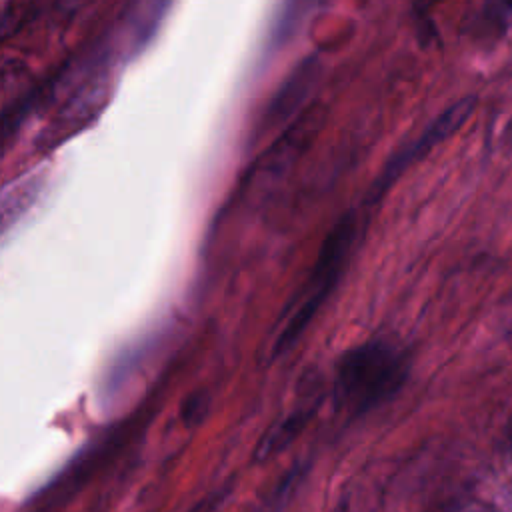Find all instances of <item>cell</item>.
<instances>
[{
	"instance_id": "3957f363",
	"label": "cell",
	"mask_w": 512,
	"mask_h": 512,
	"mask_svg": "<svg viewBox=\"0 0 512 512\" xmlns=\"http://www.w3.org/2000/svg\"><path fill=\"white\" fill-rule=\"evenodd\" d=\"M474 106V98H464L460 102H456L454 106H450L448 110H444L416 140H412L410 144H406L402 150H398L384 166V170L380 172V178L376 180L374 188H372V198H378L384 194V190L416 160H420L430 148H434L438 142H442L446 136H450L470 114Z\"/></svg>"
},
{
	"instance_id": "8992f818",
	"label": "cell",
	"mask_w": 512,
	"mask_h": 512,
	"mask_svg": "<svg viewBox=\"0 0 512 512\" xmlns=\"http://www.w3.org/2000/svg\"><path fill=\"white\" fill-rule=\"evenodd\" d=\"M312 410L306 408H298L292 414L284 416L282 420H278L260 440L258 448H256V456L258 460H264L280 450H284L306 426V422L310 420Z\"/></svg>"
},
{
	"instance_id": "277c9868",
	"label": "cell",
	"mask_w": 512,
	"mask_h": 512,
	"mask_svg": "<svg viewBox=\"0 0 512 512\" xmlns=\"http://www.w3.org/2000/svg\"><path fill=\"white\" fill-rule=\"evenodd\" d=\"M320 76V60L316 56H308L300 60L286 80L280 84V88L274 92V98L270 100L266 112H264V130L286 122L290 116L298 112V108L304 104V100L314 90Z\"/></svg>"
},
{
	"instance_id": "5b68a950",
	"label": "cell",
	"mask_w": 512,
	"mask_h": 512,
	"mask_svg": "<svg viewBox=\"0 0 512 512\" xmlns=\"http://www.w3.org/2000/svg\"><path fill=\"white\" fill-rule=\"evenodd\" d=\"M318 128H320V112L316 108L306 110V114L296 118L288 126V130L260 156V162L256 166L258 174L278 176L280 172H284L290 164L298 160L304 148L310 146Z\"/></svg>"
},
{
	"instance_id": "7a4b0ae2",
	"label": "cell",
	"mask_w": 512,
	"mask_h": 512,
	"mask_svg": "<svg viewBox=\"0 0 512 512\" xmlns=\"http://www.w3.org/2000/svg\"><path fill=\"white\" fill-rule=\"evenodd\" d=\"M406 376L408 358L398 346L386 340L362 342L336 362V400L342 408L362 414L392 398Z\"/></svg>"
},
{
	"instance_id": "6da1fadb",
	"label": "cell",
	"mask_w": 512,
	"mask_h": 512,
	"mask_svg": "<svg viewBox=\"0 0 512 512\" xmlns=\"http://www.w3.org/2000/svg\"><path fill=\"white\" fill-rule=\"evenodd\" d=\"M354 238H356V218L352 212H348L334 224V228L324 238L308 280L304 282L302 290L286 306L284 316L280 318L282 322L278 324V330L270 348L272 360L290 352L298 344L302 334L308 330V326L320 312L322 304L332 294L336 282L340 280L346 268L348 256L352 252Z\"/></svg>"
},
{
	"instance_id": "52a82bcc",
	"label": "cell",
	"mask_w": 512,
	"mask_h": 512,
	"mask_svg": "<svg viewBox=\"0 0 512 512\" xmlns=\"http://www.w3.org/2000/svg\"><path fill=\"white\" fill-rule=\"evenodd\" d=\"M478 16V28L482 34H498L512 24V2L486 4Z\"/></svg>"
},
{
	"instance_id": "30bf717a",
	"label": "cell",
	"mask_w": 512,
	"mask_h": 512,
	"mask_svg": "<svg viewBox=\"0 0 512 512\" xmlns=\"http://www.w3.org/2000/svg\"><path fill=\"white\" fill-rule=\"evenodd\" d=\"M510 454H512V440H510Z\"/></svg>"
},
{
	"instance_id": "9c48e42d",
	"label": "cell",
	"mask_w": 512,
	"mask_h": 512,
	"mask_svg": "<svg viewBox=\"0 0 512 512\" xmlns=\"http://www.w3.org/2000/svg\"><path fill=\"white\" fill-rule=\"evenodd\" d=\"M500 512H512V492L502 498V502H500Z\"/></svg>"
},
{
	"instance_id": "ba28073f",
	"label": "cell",
	"mask_w": 512,
	"mask_h": 512,
	"mask_svg": "<svg viewBox=\"0 0 512 512\" xmlns=\"http://www.w3.org/2000/svg\"><path fill=\"white\" fill-rule=\"evenodd\" d=\"M206 410H208V396L204 392H194L182 404V420L188 426H194L206 416Z\"/></svg>"
}]
</instances>
